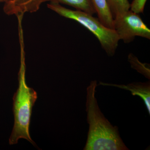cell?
Listing matches in <instances>:
<instances>
[{"instance_id":"8992f818","label":"cell","mask_w":150,"mask_h":150,"mask_svg":"<svg viewBox=\"0 0 150 150\" xmlns=\"http://www.w3.org/2000/svg\"><path fill=\"white\" fill-rule=\"evenodd\" d=\"M100 84L105 86H111L123 89L131 92L133 96H139L144 103L149 114H150V83L134 82L127 85L100 82Z\"/></svg>"},{"instance_id":"30bf717a","label":"cell","mask_w":150,"mask_h":150,"mask_svg":"<svg viewBox=\"0 0 150 150\" xmlns=\"http://www.w3.org/2000/svg\"><path fill=\"white\" fill-rule=\"evenodd\" d=\"M128 61L133 69L137 70L138 72L144 75L150 79V65L146 63H142L133 54H130L128 56Z\"/></svg>"},{"instance_id":"3957f363","label":"cell","mask_w":150,"mask_h":150,"mask_svg":"<svg viewBox=\"0 0 150 150\" xmlns=\"http://www.w3.org/2000/svg\"><path fill=\"white\" fill-rule=\"evenodd\" d=\"M47 7L61 16L77 22L91 32L108 56L115 54L120 39L114 30L106 27L99 19L85 12L66 8L56 3L50 2Z\"/></svg>"},{"instance_id":"7a4b0ae2","label":"cell","mask_w":150,"mask_h":150,"mask_svg":"<svg viewBox=\"0 0 150 150\" xmlns=\"http://www.w3.org/2000/svg\"><path fill=\"white\" fill-rule=\"evenodd\" d=\"M21 46V64L18 74V88L13 97V111L14 123L9 143L17 144L19 139H25L34 146L37 147L30 137V125L33 107L37 99V93L28 86L25 80L26 66L23 39H19Z\"/></svg>"},{"instance_id":"52a82bcc","label":"cell","mask_w":150,"mask_h":150,"mask_svg":"<svg viewBox=\"0 0 150 150\" xmlns=\"http://www.w3.org/2000/svg\"><path fill=\"white\" fill-rule=\"evenodd\" d=\"M98 18L108 28L113 29V18L106 0H91Z\"/></svg>"},{"instance_id":"8fae6325","label":"cell","mask_w":150,"mask_h":150,"mask_svg":"<svg viewBox=\"0 0 150 150\" xmlns=\"http://www.w3.org/2000/svg\"><path fill=\"white\" fill-rule=\"evenodd\" d=\"M147 0H133L130 4V10L136 13H143Z\"/></svg>"},{"instance_id":"ba28073f","label":"cell","mask_w":150,"mask_h":150,"mask_svg":"<svg viewBox=\"0 0 150 150\" xmlns=\"http://www.w3.org/2000/svg\"><path fill=\"white\" fill-rule=\"evenodd\" d=\"M48 1L70 6L76 10L85 12L92 15L96 13L91 0H48Z\"/></svg>"},{"instance_id":"6da1fadb","label":"cell","mask_w":150,"mask_h":150,"mask_svg":"<svg viewBox=\"0 0 150 150\" xmlns=\"http://www.w3.org/2000/svg\"><path fill=\"white\" fill-rule=\"evenodd\" d=\"M97 81L87 88L86 111L89 130L85 150H128L120 137L118 127L113 126L101 112L96 98Z\"/></svg>"},{"instance_id":"277c9868","label":"cell","mask_w":150,"mask_h":150,"mask_svg":"<svg viewBox=\"0 0 150 150\" xmlns=\"http://www.w3.org/2000/svg\"><path fill=\"white\" fill-rule=\"evenodd\" d=\"M113 30L124 43L132 42L137 36L150 39V30L139 14L129 10L120 14L113 19Z\"/></svg>"},{"instance_id":"9c48e42d","label":"cell","mask_w":150,"mask_h":150,"mask_svg":"<svg viewBox=\"0 0 150 150\" xmlns=\"http://www.w3.org/2000/svg\"><path fill=\"white\" fill-rule=\"evenodd\" d=\"M106 1L113 19L120 14L130 10L129 0H106Z\"/></svg>"},{"instance_id":"5b68a950","label":"cell","mask_w":150,"mask_h":150,"mask_svg":"<svg viewBox=\"0 0 150 150\" xmlns=\"http://www.w3.org/2000/svg\"><path fill=\"white\" fill-rule=\"evenodd\" d=\"M48 0H7L4 11L8 15L24 14L37 11L43 3Z\"/></svg>"},{"instance_id":"7c38bea8","label":"cell","mask_w":150,"mask_h":150,"mask_svg":"<svg viewBox=\"0 0 150 150\" xmlns=\"http://www.w3.org/2000/svg\"><path fill=\"white\" fill-rule=\"evenodd\" d=\"M7 0H0V3L5 2Z\"/></svg>"}]
</instances>
